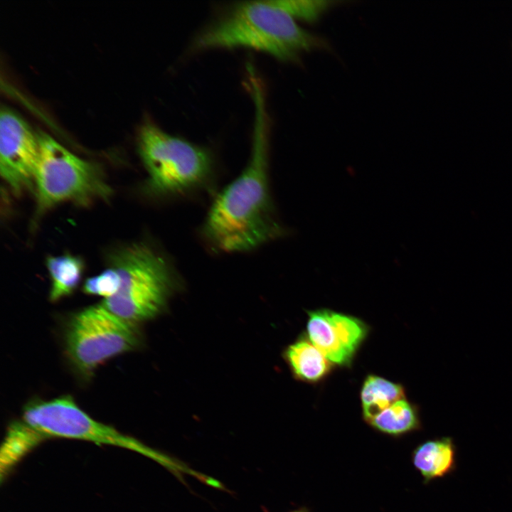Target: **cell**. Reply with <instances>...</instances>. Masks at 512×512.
Instances as JSON below:
<instances>
[{
  "label": "cell",
  "instance_id": "obj_1",
  "mask_svg": "<svg viewBox=\"0 0 512 512\" xmlns=\"http://www.w3.org/2000/svg\"><path fill=\"white\" fill-rule=\"evenodd\" d=\"M249 87L255 110L250 158L241 174L217 196L202 228L206 240L225 252L251 250L281 233L269 188L265 95L257 78L251 79Z\"/></svg>",
  "mask_w": 512,
  "mask_h": 512
},
{
  "label": "cell",
  "instance_id": "obj_2",
  "mask_svg": "<svg viewBox=\"0 0 512 512\" xmlns=\"http://www.w3.org/2000/svg\"><path fill=\"white\" fill-rule=\"evenodd\" d=\"M193 47L247 48L295 63L300 60L302 52L330 49L324 38L302 28L272 1L238 3L201 31Z\"/></svg>",
  "mask_w": 512,
  "mask_h": 512
},
{
  "label": "cell",
  "instance_id": "obj_3",
  "mask_svg": "<svg viewBox=\"0 0 512 512\" xmlns=\"http://www.w3.org/2000/svg\"><path fill=\"white\" fill-rule=\"evenodd\" d=\"M111 265L119 274V286L101 304L135 326L155 317L175 284V274L166 259L149 245L135 243L116 253Z\"/></svg>",
  "mask_w": 512,
  "mask_h": 512
},
{
  "label": "cell",
  "instance_id": "obj_4",
  "mask_svg": "<svg viewBox=\"0 0 512 512\" xmlns=\"http://www.w3.org/2000/svg\"><path fill=\"white\" fill-rule=\"evenodd\" d=\"M138 151L148 174V186L157 195L186 193L210 178L213 160L210 151L170 134L151 122L141 127Z\"/></svg>",
  "mask_w": 512,
  "mask_h": 512
},
{
  "label": "cell",
  "instance_id": "obj_5",
  "mask_svg": "<svg viewBox=\"0 0 512 512\" xmlns=\"http://www.w3.org/2000/svg\"><path fill=\"white\" fill-rule=\"evenodd\" d=\"M21 420L34 432L39 444L52 438L85 440L139 453L175 474L183 468L168 455L94 420L70 395L33 400L24 406Z\"/></svg>",
  "mask_w": 512,
  "mask_h": 512
},
{
  "label": "cell",
  "instance_id": "obj_6",
  "mask_svg": "<svg viewBox=\"0 0 512 512\" xmlns=\"http://www.w3.org/2000/svg\"><path fill=\"white\" fill-rule=\"evenodd\" d=\"M38 137L34 183L38 212L65 201L108 198L111 188L97 164L78 157L41 130Z\"/></svg>",
  "mask_w": 512,
  "mask_h": 512
},
{
  "label": "cell",
  "instance_id": "obj_7",
  "mask_svg": "<svg viewBox=\"0 0 512 512\" xmlns=\"http://www.w3.org/2000/svg\"><path fill=\"white\" fill-rule=\"evenodd\" d=\"M139 342L137 326L120 319L101 303L73 314L64 332L67 356L74 368L85 375L107 360L134 350Z\"/></svg>",
  "mask_w": 512,
  "mask_h": 512
},
{
  "label": "cell",
  "instance_id": "obj_8",
  "mask_svg": "<svg viewBox=\"0 0 512 512\" xmlns=\"http://www.w3.org/2000/svg\"><path fill=\"white\" fill-rule=\"evenodd\" d=\"M39 152L38 131L6 106L0 112V172L15 193L34 182Z\"/></svg>",
  "mask_w": 512,
  "mask_h": 512
},
{
  "label": "cell",
  "instance_id": "obj_9",
  "mask_svg": "<svg viewBox=\"0 0 512 512\" xmlns=\"http://www.w3.org/2000/svg\"><path fill=\"white\" fill-rule=\"evenodd\" d=\"M307 333L311 341L331 363H350L365 338L367 329L361 320L329 309L309 314Z\"/></svg>",
  "mask_w": 512,
  "mask_h": 512
},
{
  "label": "cell",
  "instance_id": "obj_10",
  "mask_svg": "<svg viewBox=\"0 0 512 512\" xmlns=\"http://www.w3.org/2000/svg\"><path fill=\"white\" fill-rule=\"evenodd\" d=\"M412 461L422 475L424 483L452 474L457 466V448L452 437L427 440L413 451Z\"/></svg>",
  "mask_w": 512,
  "mask_h": 512
},
{
  "label": "cell",
  "instance_id": "obj_11",
  "mask_svg": "<svg viewBox=\"0 0 512 512\" xmlns=\"http://www.w3.org/2000/svg\"><path fill=\"white\" fill-rule=\"evenodd\" d=\"M285 356L294 375L304 381H318L330 370L331 362L307 340H300L291 344L286 351Z\"/></svg>",
  "mask_w": 512,
  "mask_h": 512
},
{
  "label": "cell",
  "instance_id": "obj_12",
  "mask_svg": "<svg viewBox=\"0 0 512 512\" xmlns=\"http://www.w3.org/2000/svg\"><path fill=\"white\" fill-rule=\"evenodd\" d=\"M46 267L50 278L49 298L57 302L71 294L78 286L84 269L83 261L70 254L50 256Z\"/></svg>",
  "mask_w": 512,
  "mask_h": 512
},
{
  "label": "cell",
  "instance_id": "obj_13",
  "mask_svg": "<svg viewBox=\"0 0 512 512\" xmlns=\"http://www.w3.org/2000/svg\"><path fill=\"white\" fill-rule=\"evenodd\" d=\"M405 398L403 388L378 375H368L361 391L363 415L369 422L385 409Z\"/></svg>",
  "mask_w": 512,
  "mask_h": 512
},
{
  "label": "cell",
  "instance_id": "obj_14",
  "mask_svg": "<svg viewBox=\"0 0 512 512\" xmlns=\"http://www.w3.org/2000/svg\"><path fill=\"white\" fill-rule=\"evenodd\" d=\"M368 423L376 430L393 436L408 433L420 427L417 409L405 398L385 409Z\"/></svg>",
  "mask_w": 512,
  "mask_h": 512
},
{
  "label": "cell",
  "instance_id": "obj_15",
  "mask_svg": "<svg viewBox=\"0 0 512 512\" xmlns=\"http://www.w3.org/2000/svg\"><path fill=\"white\" fill-rule=\"evenodd\" d=\"M294 19H299L309 23L314 22L336 3L334 1L324 0H277L272 1Z\"/></svg>",
  "mask_w": 512,
  "mask_h": 512
},
{
  "label": "cell",
  "instance_id": "obj_16",
  "mask_svg": "<svg viewBox=\"0 0 512 512\" xmlns=\"http://www.w3.org/2000/svg\"><path fill=\"white\" fill-rule=\"evenodd\" d=\"M119 276L112 265L99 274L89 277L85 282L82 290L86 294L100 296L103 299L112 297L118 290Z\"/></svg>",
  "mask_w": 512,
  "mask_h": 512
},
{
  "label": "cell",
  "instance_id": "obj_17",
  "mask_svg": "<svg viewBox=\"0 0 512 512\" xmlns=\"http://www.w3.org/2000/svg\"><path fill=\"white\" fill-rule=\"evenodd\" d=\"M289 512H308V511H307L306 508H298V509H295V510L291 511H289Z\"/></svg>",
  "mask_w": 512,
  "mask_h": 512
}]
</instances>
